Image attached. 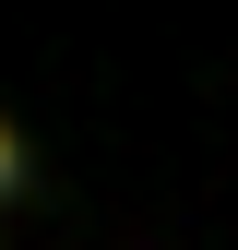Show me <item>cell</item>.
<instances>
[{"instance_id": "cell-1", "label": "cell", "mask_w": 238, "mask_h": 250, "mask_svg": "<svg viewBox=\"0 0 238 250\" xmlns=\"http://www.w3.org/2000/svg\"><path fill=\"white\" fill-rule=\"evenodd\" d=\"M0 179H12V131H0Z\"/></svg>"}]
</instances>
